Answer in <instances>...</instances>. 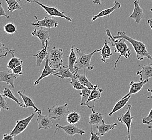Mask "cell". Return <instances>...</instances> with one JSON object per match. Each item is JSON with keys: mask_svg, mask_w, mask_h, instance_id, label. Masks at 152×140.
Returning <instances> with one entry per match:
<instances>
[{"mask_svg": "<svg viewBox=\"0 0 152 140\" xmlns=\"http://www.w3.org/2000/svg\"><path fill=\"white\" fill-rule=\"evenodd\" d=\"M115 39L124 38L126 41H128L129 43L133 47L134 50L137 55V58L139 61H143L145 58L149 59L150 61V65H152V56L151 55L147 49L146 45L142 42L135 39L129 36L126 33L123 31H119L117 33V35L113 36Z\"/></svg>", "mask_w": 152, "mask_h": 140, "instance_id": "cell-1", "label": "cell"}, {"mask_svg": "<svg viewBox=\"0 0 152 140\" xmlns=\"http://www.w3.org/2000/svg\"><path fill=\"white\" fill-rule=\"evenodd\" d=\"M106 34L108 37L109 40L111 41L112 46L114 47L115 52L119 53L118 58L114 63V70L117 68V64L119 61L121 57H124L125 58H129L131 55V51L126 43V39L124 38L115 39L112 36L110 30L107 29L106 30Z\"/></svg>", "mask_w": 152, "mask_h": 140, "instance_id": "cell-2", "label": "cell"}, {"mask_svg": "<svg viewBox=\"0 0 152 140\" xmlns=\"http://www.w3.org/2000/svg\"><path fill=\"white\" fill-rule=\"evenodd\" d=\"M75 50L78 55V58H77L75 65V69L79 71L82 69H88L89 71L94 70V65H91V59L94 53L100 52L102 51V49L94 50L93 52L89 54H86L83 51L78 47H75Z\"/></svg>", "mask_w": 152, "mask_h": 140, "instance_id": "cell-3", "label": "cell"}, {"mask_svg": "<svg viewBox=\"0 0 152 140\" xmlns=\"http://www.w3.org/2000/svg\"><path fill=\"white\" fill-rule=\"evenodd\" d=\"M48 53L47 58L51 67L57 69L62 66L63 63V49H58L54 46L48 49Z\"/></svg>", "mask_w": 152, "mask_h": 140, "instance_id": "cell-4", "label": "cell"}, {"mask_svg": "<svg viewBox=\"0 0 152 140\" xmlns=\"http://www.w3.org/2000/svg\"><path fill=\"white\" fill-rule=\"evenodd\" d=\"M48 116L53 119L61 120L69 113V106L67 103L63 105H55L51 108H48Z\"/></svg>", "mask_w": 152, "mask_h": 140, "instance_id": "cell-5", "label": "cell"}, {"mask_svg": "<svg viewBox=\"0 0 152 140\" xmlns=\"http://www.w3.org/2000/svg\"><path fill=\"white\" fill-rule=\"evenodd\" d=\"M32 2L37 4L39 6H41V7L45 11L47 14L48 15H50V16L58 17V18H64L65 20H66L69 22L72 21V19L70 17L66 15L64 12H61L60 10H59L58 8H57L55 7L47 6V5H45V4L39 2L37 0H32Z\"/></svg>", "mask_w": 152, "mask_h": 140, "instance_id": "cell-6", "label": "cell"}, {"mask_svg": "<svg viewBox=\"0 0 152 140\" xmlns=\"http://www.w3.org/2000/svg\"><path fill=\"white\" fill-rule=\"evenodd\" d=\"M36 113L34 111L32 114L30 115L29 117L17 121L15 127L12 130V131L10 133V134L15 137L21 134L22 133H23L28 127L30 123L31 122L34 117L35 116Z\"/></svg>", "mask_w": 152, "mask_h": 140, "instance_id": "cell-7", "label": "cell"}, {"mask_svg": "<svg viewBox=\"0 0 152 140\" xmlns=\"http://www.w3.org/2000/svg\"><path fill=\"white\" fill-rule=\"evenodd\" d=\"M132 108V105H128V107L127 108V111L124 114L121 115L117 117L118 121L123 123L126 125L127 129V136L129 140H131V124L133 119L134 117H132L131 111Z\"/></svg>", "mask_w": 152, "mask_h": 140, "instance_id": "cell-8", "label": "cell"}, {"mask_svg": "<svg viewBox=\"0 0 152 140\" xmlns=\"http://www.w3.org/2000/svg\"><path fill=\"white\" fill-rule=\"evenodd\" d=\"M59 129H63L65 131L66 134L70 136L71 137H73L75 135H83L85 134L84 130L79 128L77 126L71 123H69V125H61L59 124H56L55 134H56V131Z\"/></svg>", "mask_w": 152, "mask_h": 140, "instance_id": "cell-9", "label": "cell"}, {"mask_svg": "<svg viewBox=\"0 0 152 140\" xmlns=\"http://www.w3.org/2000/svg\"><path fill=\"white\" fill-rule=\"evenodd\" d=\"M35 18L36 20V22L32 23V26L39 28L43 27L50 29L56 28L58 26V22L50 17L46 16L43 20H39L37 17L36 16H35Z\"/></svg>", "mask_w": 152, "mask_h": 140, "instance_id": "cell-10", "label": "cell"}, {"mask_svg": "<svg viewBox=\"0 0 152 140\" xmlns=\"http://www.w3.org/2000/svg\"><path fill=\"white\" fill-rule=\"evenodd\" d=\"M59 70L57 72L56 71V72L53 73V76L58 77L60 78L61 79H64V78H77V74L79 70H76V71L72 72L71 71L69 66H61V67L58 69Z\"/></svg>", "mask_w": 152, "mask_h": 140, "instance_id": "cell-11", "label": "cell"}, {"mask_svg": "<svg viewBox=\"0 0 152 140\" xmlns=\"http://www.w3.org/2000/svg\"><path fill=\"white\" fill-rule=\"evenodd\" d=\"M37 121L38 123V130H48L51 128L53 127V119H51L49 116L38 114Z\"/></svg>", "mask_w": 152, "mask_h": 140, "instance_id": "cell-12", "label": "cell"}, {"mask_svg": "<svg viewBox=\"0 0 152 140\" xmlns=\"http://www.w3.org/2000/svg\"><path fill=\"white\" fill-rule=\"evenodd\" d=\"M20 76V75L15 74L14 73H10L7 71H1L0 72V81L6 82L7 84L10 85L13 88H14L15 80Z\"/></svg>", "mask_w": 152, "mask_h": 140, "instance_id": "cell-13", "label": "cell"}, {"mask_svg": "<svg viewBox=\"0 0 152 140\" xmlns=\"http://www.w3.org/2000/svg\"><path fill=\"white\" fill-rule=\"evenodd\" d=\"M140 0H135L134 2V9L132 14L129 16V18H133L134 20L135 23L139 24L140 23L141 20L143 18L144 16L143 10L139 5Z\"/></svg>", "mask_w": 152, "mask_h": 140, "instance_id": "cell-14", "label": "cell"}, {"mask_svg": "<svg viewBox=\"0 0 152 140\" xmlns=\"http://www.w3.org/2000/svg\"><path fill=\"white\" fill-rule=\"evenodd\" d=\"M148 81L149 80H146L145 81H140L137 82H135L134 81H131L129 83V85H130L129 90L128 93L123 96V98H125L129 96H132L133 94L138 93L139 91H140L142 90L143 86L146 85Z\"/></svg>", "mask_w": 152, "mask_h": 140, "instance_id": "cell-15", "label": "cell"}, {"mask_svg": "<svg viewBox=\"0 0 152 140\" xmlns=\"http://www.w3.org/2000/svg\"><path fill=\"white\" fill-rule=\"evenodd\" d=\"M24 91H25V90H24L23 91H18V94L20 98L23 100L24 104L26 106V108L31 107H32L34 109V111L37 114H42V110L41 109H39V108L37 107V106H36L32 99L29 96H28L24 94Z\"/></svg>", "mask_w": 152, "mask_h": 140, "instance_id": "cell-16", "label": "cell"}, {"mask_svg": "<svg viewBox=\"0 0 152 140\" xmlns=\"http://www.w3.org/2000/svg\"><path fill=\"white\" fill-rule=\"evenodd\" d=\"M121 8V3L119 1H114V5L111 8H108L107 9L102 10V11L100 12L97 15L94 16L92 18V21H94L96 20L98 18H103L105 16H108L111 14L112 12L116 10L120 9Z\"/></svg>", "mask_w": 152, "mask_h": 140, "instance_id": "cell-17", "label": "cell"}, {"mask_svg": "<svg viewBox=\"0 0 152 140\" xmlns=\"http://www.w3.org/2000/svg\"><path fill=\"white\" fill-rule=\"evenodd\" d=\"M31 35L34 37L38 38L40 40L42 48L45 47L46 41L49 38V32L48 31L43 29V27H40V29H36L34 30L31 33Z\"/></svg>", "mask_w": 152, "mask_h": 140, "instance_id": "cell-18", "label": "cell"}, {"mask_svg": "<svg viewBox=\"0 0 152 140\" xmlns=\"http://www.w3.org/2000/svg\"><path fill=\"white\" fill-rule=\"evenodd\" d=\"M139 66L141 67V70L137 71L136 74L140 77V81H145L152 78V65H139Z\"/></svg>", "mask_w": 152, "mask_h": 140, "instance_id": "cell-19", "label": "cell"}, {"mask_svg": "<svg viewBox=\"0 0 152 140\" xmlns=\"http://www.w3.org/2000/svg\"><path fill=\"white\" fill-rule=\"evenodd\" d=\"M49 41H50V38H48L46 41L45 47H43L42 50L38 51V52L37 53L36 55H33V57H36V65L39 68V70H38L39 72L40 67L42 62L44 61V59L46 58L48 56V43Z\"/></svg>", "mask_w": 152, "mask_h": 140, "instance_id": "cell-20", "label": "cell"}, {"mask_svg": "<svg viewBox=\"0 0 152 140\" xmlns=\"http://www.w3.org/2000/svg\"><path fill=\"white\" fill-rule=\"evenodd\" d=\"M56 69L52 68L50 66V65L49 64L48 59L47 57L45 63L44 69L43 70V71L42 72L41 76H39V77L38 78L37 80H36V81L35 82L34 85L37 86V85H38L42 79H44V78H45L47 77H48L50 74H53V73L56 72Z\"/></svg>", "mask_w": 152, "mask_h": 140, "instance_id": "cell-21", "label": "cell"}, {"mask_svg": "<svg viewBox=\"0 0 152 140\" xmlns=\"http://www.w3.org/2000/svg\"><path fill=\"white\" fill-rule=\"evenodd\" d=\"M102 92H103V90L102 88H100L98 85H94V89L92 90H91V94H90L89 98L88 99V108H94L95 102L94 101L92 106H91V105L89 104V102H91L92 101H95L96 100H99L101 98L102 93Z\"/></svg>", "mask_w": 152, "mask_h": 140, "instance_id": "cell-22", "label": "cell"}, {"mask_svg": "<svg viewBox=\"0 0 152 140\" xmlns=\"http://www.w3.org/2000/svg\"><path fill=\"white\" fill-rule=\"evenodd\" d=\"M117 125V123H114L111 125H106L105 123L104 120H103L102 122L100 124L96 125V128L98 131L97 133L100 136H103L105 135L106 133H108V131L114 129Z\"/></svg>", "mask_w": 152, "mask_h": 140, "instance_id": "cell-23", "label": "cell"}, {"mask_svg": "<svg viewBox=\"0 0 152 140\" xmlns=\"http://www.w3.org/2000/svg\"><path fill=\"white\" fill-rule=\"evenodd\" d=\"M112 52L111 48L109 45L108 41L106 39L105 40L104 44L103 45L102 51H101V60L102 62L107 63L106 62V60L110 58L112 55Z\"/></svg>", "mask_w": 152, "mask_h": 140, "instance_id": "cell-24", "label": "cell"}, {"mask_svg": "<svg viewBox=\"0 0 152 140\" xmlns=\"http://www.w3.org/2000/svg\"><path fill=\"white\" fill-rule=\"evenodd\" d=\"M92 109V113L90 115L89 124L90 125H98L102 122L104 116L102 113L95 112L94 108Z\"/></svg>", "mask_w": 152, "mask_h": 140, "instance_id": "cell-25", "label": "cell"}, {"mask_svg": "<svg viewBox=\"0 0 152 140\" xmlns=\"http://www.w3.org/2000/svg\"><path fill=\"white\" fill-rule=\"evenodd\" d=\"M131 96H129L125 98H122L120 100H119L114 105V107L112 109L111 112L108 114V116L112 117L115 113L120 111L123 107H124L127 102H129V100L131 99Z\"/></svg>", "mask_w": 152, "mask_h": 140, "instance_id": "cell-26", "label": "cell"}, {"mask_svg": "<svg viewBox=\"0 0 152 140\" xmlns=\"http://www.w3.org/2000/svg\"><path fill=\"white\" fill-rule=\"evenodd\" d=\"M75 45H72L70 49V53L69 55L67 57L69 59V67L72 72L76 71L77 69H75V65L76 64V61L77 60V57L75 53Z\"/></svg>", "mask_w": 152, "mask_h": 140, "instance_id": "cell-27", "label": "cell"}, {"mask_svg": "<svg viewBox=\"0 0 152 140\" xmlns=\"http://www.w3.org/2000/svg\"><path fill=\"white\" fill-rule=\"evenodd\" d=\"M76 76H77V78L78 79V80L80 82V83L86 88H88V89H90L91 90L94 89V85L88 80V79L86 77L85 69H84V74L77 73Z\"/></svg>", "mask_w": 152, "mask_h": 140, "instance_id": "cell-28", "label": "cell"}, {"mask_svg": "<svg viewBox=\"0 0 152 140\" xmlns=\"http://www.w3.org/2000/svg\"><path fill=\"white\" fill-rule=\"evenodd\" d=\"M2 94L3 96L6 97V98H9L12 100L13 101H14L15 102H16V104H18L20 107L22 108H26V106L24 104H23L22 103H20L18 100L16 98V97L14 96V94L13 93V92H12V90L9 88H5L4 90L2 92Z\"/></svg>", "mask_w": 152, "mask_h": 140, "instance_id": "cell-29", "label": "cell"}, {"mask_svg": "<svg viewBox=\"0 0 152 140\" xmlns=\"http://www.w3.org/2000/svg\"><path fill=\"white\" fill-rule=\"evenodd\" d=\"M6 3L8 5V12H12L17 10H22V7H21L19 2L20 0H5Z\"/></svg>", "mask_w": 152, "mask_h": 140, "instance_id": "cell-30", "label": "cell"}, {"mask_svg": "<svg viewBox=\"0 0 152 140\" xmlns=\"http://www.w3.org/2000/svg\"><path fill=\"white\" fill-rule=\"evenodd\" d=\"M14 53H11L12 55V58L9 61L8 63L7 64V68L9 71L12 70L15 67L18 66H20L23 64V61L20 58H18L17 57H15Z\"/></svg>", "mask_w": 152, "mask_h": 140, "instance_id": "cell-31", "label": "cell"}, {"mask_svg": "<svg viewBox=\"0 0 152 140\" xmlns=\"http://www.w3.org/2000/svg\"><path fill=\"white\" fill-rule=\"evenodd\" d=\"M91 90L88 89V88H84L80 90V95L82 96V100H81V102H80V106H86L87 107H88V101L90 95L91 94Z\"/></svg>", "mask_w": 152, "mask_h": 140, "instance_id": "cell-32", "label": "cell"}, {"mask_svg": "<svg viewBox=\"0 0 152 140\" xmlns=\"http://www.w3.org/2000/svg\"><path fill=\"white\" fill-rule=\"evenodd\" d=\"M66 120L67 122L71 124L75 125L78 122L79 120H80L81 116L77 112L72 111L66 115Z\"/></svg>", "mask_w": 152, "mask_h": 140, "instance_id": "cell-33", "label": "cell"}, {"mask_svg": "<svg viewBox=\"0 0 152 140\" xmlns=\"http://www.w3.org/2000/svg\"><path fill=\"white\" fill-rule=\"evenodd\" d=\"M15 51L14 49H10L9 48L5 46L4 44L2 43V41H1V44H0V57L1 58L3 57H6L7 55L10 53L15 52Z\"/></svg>", "mask_w": 152, "mask_h": 140, "instance_id": "cell-34", "label": "cell"}, {"mask_svg": "<svg viewBox=\"0 0 152 140\" xmlns=\"http://www.w3.org/2000/svg\"><path fill=\"white\" fill-rule=\"evenodd\" d=\"M71 79L70 82L71 85H72V86L76 90H81L87 88L82 84L77 78H71Z\"/></svg>", "mask_w": 152, "mask_h": 140, "instance_id": "cell-35", "label": "cell"}, {"mask_svg": "<svg viewBox=\"0 0 152 140\" xmlns=\"http://www.w3.org/2000/svg\"><path fill=\"white\" fill-rule=\"evenodd\" d=\"M4 31L7 34L12 35L16 31V27L14 24L12 23H8L6 24L4 26Z\"/></svg>", "mask_w": 152, "mask_h": 140, "instance_id": "cell-36", "label": "cell"}, {"mask_svg": "<svg viewBox=\"0 0 152 140\" xmlns=\"http://www.w3.org/2000/svg\"><path fill=\"white\" fill-rule=\"evenodd\" d=\"M0 96H1L0 97V98H1V99H0V107H1V109L3 108V109H6L7 111H9L10 108H9L8 104H7V103L6 102V97L3 96L2 94H1Z\"/></svg>", "mask_w": 152, "mask_h": 140, "instance_id": "cell-37", "label": "cell"}, {"mask_svg": "<svg viewBox=\"0 0 152 140\" xmlns=\"http://www.w3.org/2000/svg\"><path fill=\"white\" fill-rule=\"evenodd\" d=\"M152 122V108L149 112V114L146 117H143L142 123L143 124H149Z\"/></svg>", "mask_w": 152, "mask_h": 140, "instance_id": "cell-38", "label": "cell"}, {"mask_svg": "<svg viewBox=\"0 0 152 140\" xmlns=\"http://www.w3.org/2000/svg\"><path fill=\"white\" fill-rule=\"evenodd\" d=\"M22 70H23V66H22V65H20V66H18L17 67L14 68L13 70H12V72L15 74L23 76L24 74L22 72Z\"/></svg>", "mask_w": 152, "mask_h": 140, "instance_id": "cell-39", "label": "cell"}, {"mask_svg": "<svg viewBox=\"0 0 152 140\" xmlns=\"http://www.w3.org/2000/svg\"><path fill=\"white\" fill-rule=\"evenodd\" d=\"M91 125V137H90V140H100V137L99 135L98 134V133H94L93 132V130H92V125Z\"/></svg>", "mask_w": 152, "mask_h": 140, "instance_id": "cell-40", "label": "cell"}, {"mask_svg": "<svg viewBox=\"0 0 152 140\" xmlns=\"http://www.w3.org/2000/svg\"><path fill=\"white\" fill-rule=\"evenodd\" d=\"M0 16L1 17L4 16L7 19H9V18H10L9 15H8V14L4 11V9H3V7L2 5V2H1V3H0Z\"/></svg>", "mask_w": 152, "mask_h": 140, "instance_id": "cell-41", "label": "cell"}, {"mask_svg": "<svg viewBox=\"0 0 152 140\" xmlns=\"http://www.w3.org/2000/svg\"><path fill=\"white\" fill-rule=\"evenodd\" d=\"M14 137L12 135L8 134H5L3 135V137L2 140H14Z\"/></svg>", "mask_w": 152, "mask_h": 140, "instance_id": "cell-42", "label": "cell"}, {"mask_svg": "<svg viewBox=\"0 0 152 140\" xmlns=\"http://www.w3.org/2000/svg\"><path fill=\"white\" fill-rule=\"evenodd\" d=\"M93 3L94 4H101L102 1H101V0H94Z\"/></svg>", "mask_w": 152, "mask_h": 140, "instance_id": "cell-43", "label": "cell"}, {"mask_svg": "<svg viewBox=\"0 0 152 140\" xmlns=\"http://www.w3.org/2000/svg\"><path fill=\"white\" fill-rule=\"evenodd\" d=\"M147 91L151 93V95L150 96H147V99H152V89H149V88L147 89Z\"/></svg>", "mask_w": 152, "mask_h": 140, "instance_id": "cell-44", "label": "cell"}, {"mask_svg": "<svg viewBox=\"0 0 152 140\" xmlns=\"http://www.w3.org/2000/svg\"><path fill=\"white\" fill-rule=\"evenodd\" d=\"M147 23L149 24V26L151 28V29L152 30V19H149L148 20H147Z\"/></svg>", "mask_w": 152, "mask_h": 140, "instance_id": "cell-45", "label": "cell"}, {"mask_svg": "<svg viewBox=\"0 0 152 140\" xmlns=\"http://www.w3.org/2000/svg\"><path fill=\"white\" fill-rule=\"evenodd\" d=\"M148 128L150 129L151 131H152V125H148Z\"/></svg>", "mask_w": 152, "mask_h": 140, "instance_id": "cell-46", "label": "cell"}, {"mask_svg": "<svg viewBox=\"0 0 152 140\" xmlns=\"http://www.w3.org/2000/svg\"><path fill=\"white\" fill-rule=\"evenodd\" d=\"M26 2H29V3H31L32 1H31V0H26Z\"/></svg>", "mask_w": 152, "mask_h": 140, "instance_id": "cell-47", "label": "cell"}, {"mask_svg": "<svg viewBox=\"0 0 152 140\" xmlns=\"http://www.w3.org/2000/svg\"><path fill=\"white\" fill-rule=\"evenodd\" d=\"M150 10H151V12H152V9H150Z\"/></svg>", "mask_w": 152, "mask_h": 140, "instance_id": "cell-48", "label": "cell"}, {"mask_svg": "<svg viewBox=\"0 0 152 140\" xmlns=\"http://www.w3.org/2000/svg\"><path fill=\"white\" fill-rule=\"evenodd\" d=\"M149 1H150V0H149Z\"/></svg>", "mask_w": 152, "mask_h": 140, "instance_id": "cell-49", "label": "cell"}]
</instances>
